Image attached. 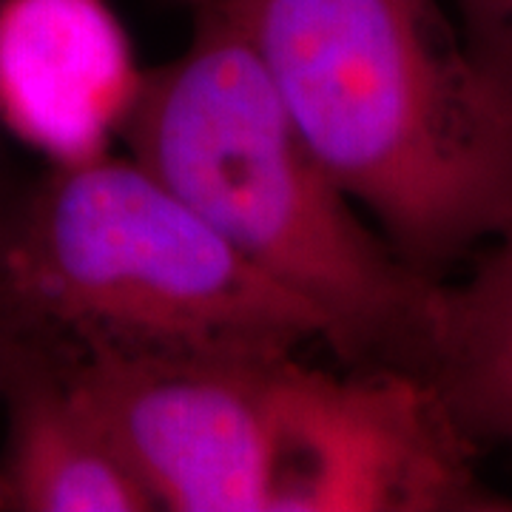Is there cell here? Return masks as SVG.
Segmentation results:
<instances>
[{"mask_svg":"<svg viewBox=\"0 0 512 512\" xmlns=\"http://www.w3.org/2000/svg\"><path fill=\"white\" fill-rule=\"evenodd\" d=\"M353 205L436 276L512 220V92L439 0H217Z\"/></svg>","mask_w":512,"mask_h":512,"instance_id":"1","label":"cell"},{"mask_svg":"<svg viewBox=\"0 0 512 512\" xmlns=\"http://www.w3.org/2000/svg\"><path fill=\"white\" fill-rule=\"evenodd\" d=\"M183 55L143 74L131 157L279 285L328 316L330 350L419 367L439 279L370 231L299 134L251 40L217 0Z\"/></svg>","mask_w":512,"mask_h":512,"instance_id":"2","label":"cell"},{"mask_svg":"<svg viewBox=\"0 0 512 512\" xmlns=\"http://www.w3.org/2000/svg\"><path fill=\"white\" fill-rule=\"evenodd\" d=\"M6 325L126 359L291 356L325 313L259 271L134 157L49 168L9 211Z\"/></svg>","mask_w":512,"mask_h":512,"instance_id":"3","label":"cell"},{"mask_svg":"<svg viewBox=\"0 0 512 512\" xmlns=\"http://www.w3.org/2000/svg\"><path fill=\"white\" fill-rule=\"evenodd\" d=\"M55 348L157 510L279 512L305 373L296 353L126 359Z\"/></svg>","mask_w":512,"mask_h":512,"instance_id":"4","label":"cell"},{"mask_svg":"<svg viewBox=\"0 0 512 512\" xmlns=\"http://www.w3.org/2000/svg\"><path fill=\"white\" fill-rule=\"evenodd\" d=\"M143 74L109 0H0V126L52 168L109 154Z\"/></svg>","mask_w":512,"mask_h":512,"instance_id":"5","label":"cell"},{"mask_svg":"<svg viewBox=\"0 0 512 512\" xmlns=\"http://www.w3.org/2000/svg\"><path fill=\"white\" fill-rule=\"evenodd\" d=\"M0 512H154L60 350L3 328Z\"/></svg>","mask_w":512,"mask_h":512,"instance_id":"6","label":"cell"},{"mask_svg":"<svg viewBox=\"0 0 512 512\" xmlns=\"http://www.w3.org/2000/svg\"><path fill=\"white\" fill-rule=\"evenodd\" d=\"M416 373L478 447H512V220L473 274L439 285Z\"/></svg>","mask_w":512,"mask_h":512,"instance_id":"7","label":"cell"},{"mask_svg":"<svg viewBox=\"0 0 512 512\" xmlns=\"http://www.w3.org/2000/svg\"><path fill=\"white\" fill-rule=\"evenodd\" d=\"M473 55L512 92V0H453Z\"/></svg>","mask_w":512,"mask_h":512,"instance_id":"8","label":"cell"},{"mask_svg":"<svg viewBox=\"0 0 512 512\" xmlns=\"http://www.w3.org/2000/svg\"><path fill=\"white\" fill-rule=\"evenodd\" d=\"M6 222H9V208L0 205V339L6 328V311H3V237H6Z\"/></svg>","mask_w":512,"mask_h":512,"instance_id":"9","label":"cell"},{"mask_svg":"<svg viewBox=\"0 0 512 512\" xmlns=\"http://www.w3.org/2000/svg\"><path fill=\"white\" fill-rule=\"evenodd\" d=\"M191 6H200V3H205V0H188Z\"/></svg>","mask_w":512,"mask_h":512,"instance_id":"10","label":"cell"}]
</instances>
